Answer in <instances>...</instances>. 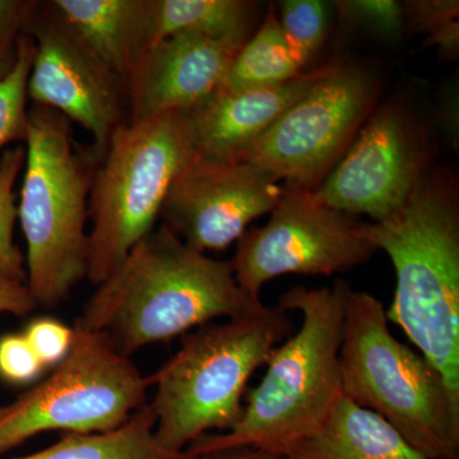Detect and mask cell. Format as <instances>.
Returning a JSON list of instances; mask_svg holds the SVG:
<instances>
[{"label":"cell","mask_w":459,"mask_h":459,"mask_svg":"<svg viewBox=\"0 0 459 459\" xmlns=\"http://www.w3.org/2000/svg\"><path fill=\"white\" fill-rule=\"evenodd\" d=\"M261 307L238 285L231 263L193 249L161 225L96 286L74 327L102 334L129 358L148 344Z\"/></svg>","instance_id":"1"},{"label":"cell","mask_w":459,"mask_h":459,"mask_svg":"<svg viewBox=\"0 0 459 459\" xmlns=\"http://www.w3.org/2000/svg\"><path fill=\"white\" fill-rule=\"evenodd\" d=\"M361 234L385 250L397 274L386 319L459 395V211L452 180L430 171L409 201Z\"/></svg>","instance_id":"2"},{"label":"cell","mask_w":459,"mask_h":459,"mask_svg":"<svg viewBox=\"0 0 459 459\" xmlns=\"http://www.w3.org/2000/svg\"><path fill=\"white\" fill-rule=\"evenodd\" d=\"M277 307L300 312V329L272 351L267 373L234 428L198 437L186 449L190 457L237 448L285 457L318 427L341 394L343 307L337 282L323 289L294 287Z\"/></svg>","instance_id":"3"},{"label":"cell","mask_w":459,"mask_h":459,"mask_svg":"<svg viewBox=\"0 0 459 459\" xmlns=\"http://www.w3.org/2000/svg\"><path fill=\"white\" fill-rule=\"evenodd\" d=\"M342 299L341 392L385 419L427 459H458L459 395L420 352L391 333L383 304L337 281Z\"/></svg>","instance_id":"4"},{"label":"cell","mask_w":459,"mask_h":459,"mask_svg":"<svg viewBox=\"0 0 459 459\" xmlns=\"http://www.w3.org/2000/svg\"><path fill=\"white\" fill-rule=\"evenodd\" d=\"M294 331L279 307L202 325L186 334L179 351L148 377L156 386L150 404L156 437L171 452H184L208 431L230 430L243 413L247 382Z\"/></svg>","instance_id":"5"},{"label":"cell","mask_w":459,"mask_h":459,"mask_svg":"<svg viewBox=\"0 0 459 459\" xmlns=\"http://www.w3.org/2000/svg\"><path fill=\"white\" fill-rule=\"evenodd\" d=\"M17 219L27 244V287L38 307H59L89 272L92 175L53 108H29Z\"/></svg>","instance_id":"6"},{"label":"cell","mask_w":459,"mask_h":459,"mask_svg":"<svg viewBox=\"0 0 459 459\" xmlns=\"http://www.w3.org/2000/svg\"><path fill=\"white\" fill-rule=\"evenodd\" d=\"M195 155L186 113L126 123L114 133L90 192L92 285L155 230L172 183Z\"/></svg>","instance_id":"7"},{"label":"cell","mask_w":459,"mask_h":459,"mask_svg":"<svg viewBox=\"0 0 459 459\" xmlns=\"http://www.w3.org/2000/svg\"><path fill=\"white\" fill-rule=\"evenodd\" d=\"M65 360L12 403L0 406V455L51 430L108 433L146 404L150 380L110 341L74 327Z\"/></svg>","instance_id":"8"},{"label":"cell","mask_w":459,"mask_h":459,"mask_svg":"<svg viewBox=\"0 0 459 459\" xmlns=\"http://www.w3.org/2000/svg\"><path fill=\"white\" fill-rule=\"evenodd\" d=\"M379 83L370 72L334 57L325 74L238 156L270 171L287 188L314 192L373 113Z\"/></svg>","instance_id":"9"},{"label":"cell","mask_w":459,"mask_h":459,"mask_svg":"<svg viewBox=\"0 0 459 459\" xmlns=\"http://www.w3.org/2000/svg\"><path fill=\"white\" fill-rule=\"evenodd\" d=\"M361 222L319 204L313 192L285 189L262 228L247 230L231 263L240 289L261 300L263 286L283 274L332 276L364 264L377 249Z\"/></svg>","instance_id":"10"},{"label":"cell","mask_w":459,"mask_h":459,"mask_svg":"<svg viewBox=\"0 0 459 459\" xmlns=\"http://www.w3.org/2000/svg\"><path fill=\"white\" fill-rule=\"evenodd\" d=\"M427 138L400 105L370 114L313 197L332 210L382 221L409 201L427 178Z\"/></svg>","instance_id":"11"},{"label":"cell","mask_w":459,"mask_h":459,"mask_svg":"<svg viewBox=\"0 0 459 459\" xmlns=\"http://www.w3.org/2000/svg\"><path fill=\"white\" fill-rule=\"evenodd\" d=\"M27 31L35 42L27 96L86 129L93 140L91 159L101 161L114 133L126 123V87L48 2L36 3Z\"/></svg>","instance_id":"12"},{"label":"cell","mask_w":459,"mask_h":459,"mask_svg":"<svg viewBox=\"0 0 459 459\" xmlns=\"http://www.w3.org/2000/svg\"><path fill=\"white\" fill-rule=\"evenodd\" d=\"M279 181L249 162L195 155L172 183L160 219L198 252L223 250L240 240L253 220L276 208L285 193Z\"/></svg>","instance_id":"13"},{"label":"cell","mask_w":459,"mask_h":459,"mask_svg":"<svg viewBox=\"0 0 459 459\" xmlns=\"http://www.w3.org/2000/svg\"><path fill=\"white\" fill-rule=\"evenodd\" d=\"M247 39L181 32L148 45L126 83V123L186 113L204 104L221 89Z\"/></svg>","instance_id":"14"},{"label":"cell","mask_w":459,"mask_h":459,"mask_svg":"<svg viewBox=\"0 0 459 459\" xmlns=\"http://www.w3.org/2000/svg\"><path fill=\"white\" fill-rule=\"evenodd\" d=\"M325 68L327 63L276 86L217 91L204 104L186 111L195 155L212 161H238L312 89Z\"/></svg>","instance_id":"15"},{"label":"cell","mask_w":459,"mask_h":459,"mask_svg":"<svg viewBox=\"0 0 459 459\" xmlns=\"http://www.w3.org/2000/svg\"><path fill=\"white\" fill-rule=\"evenodd\" d=\"M48 4L126 90L146 48L144 0H51Z\"/></svg>","instance_id":"16"},{"label":"cell","mask_w":459,"mask_h":459,"mask_svg":"<svg viewBox=\"0 0 459 459\" xmlns=\"http://www.w3.org/2000/svg\"><path fill=\"white\" fill-rule=\"evenodd\" d=\"M287 459H427L385 419L338 395L322 422L287 452Z\"/></svg>","instance_id":"17"},{"label":"cell","mask_w":459,"mask_h":459,"mask_svg":"<svg viewBox=\"0 0 459 459\" xmlns=\"http://www.w3.org/2000/svg\"><path fill=\"white\" fill-rule=\"evenodd\" d=\"M255 18V3L246 0H144L146 47L181 32L247 39Z\"/></svg>","instance_id":"18"},{"label":"cell","mask_w":459,"mask_h":459,"mask_svg":"<svg viewBox=\"0 0 459 459\" xmlns=\"http://www.w3.org/2000/svg\"><path fill=\"white\" fill-rule=\"evenodd\" d=\"M150 404L142 406L122 427L108 433L66 434L49 448L14 459H195L166 449L156 437Z\"/></svg>","instance_id":"19"},{"label":"cell","mask_w":459,"mask_h":459,"mask_svg":"<svg viewBox=\"0 0 459 459\" xmlns=\"http://www.w3.org/2000/svg\"><path fill=\"white\" fill-rule=\"evenodd\" d=\"M303 74L287 47L279 17L270 9L261 27L250 35L230 66L221 89L246 90L276 86Z\"/></svg>","instance_id":"20"},{"label":"cell","mask_w":459,"mask_h":459,"mask_svg":"<svg viewBox=\"0 0 459 459\" xmlns=\"http://www.w3.org/2000/svg\"><path fill=\"white\" fill-rule=\"evenodd\" d=\"M25 146L9 147L0 156V277L27 285L25 255L14 243L16 183L25 168Z\"/></svg>","instance_id":"21"},{"label":"cell","mask_w":459,"mask_h":459,"mask_svg":"<svg viewBox=\"0 0 459 459\" xmlns=\"http://www.w3.org/2000/svg\"><path fill=\"white\" fill-rule=\"evenodd\" d=\"M35 42L26 31L20 42L13 69L0 80V151L13 142H25L29 108L27 82L31 72Z\"/></svg>","instance_id":"22"},{"label":"cell","mask_w":459,"mask_h":459,"mask_svg":"<svg viewBox=\"0 0 459 459\" xmlns=\"http://www.w3.org/2000/svg\"><path fill=\"white\" fill-rule=\"evenodd\" d=\"M277 17L287 47L304 69L327 36L328 5L319 0H286Z\"/></svg>","instance_id":"23"},{"label":"cell","mask_w":459,"mask_h":459,"mask_svg":"<svg viewBox=\"0 0 459 459\" xmlns=\"http://www.w3.org/2000/svg\"><path fill=\"white\" fill-rule=\"evenodd\" d=\"M403 5L406 27L428 32L424 47H437L444 59H455L459 50L457 0H415Z\"/></svg>","instance_id":"24"},{"label":"cell","mask_w":459,"mask_h":459,"mask_svg":"<svg viewBox=\"0 0 459 459\" xmlns=\"http://www.w3.org/2000/svg\"><path fill=\"white\" fill-rule=\"evenodd\" d=\"M333 5L341 22L360 26L382 39L394 40L406 29L403 3L395 0H342Z\"/></svg>","instance_id":"25"},{"label":"cell","mask_w":459,"mask_h":459,"mask_svg":"<svg viewBox=\"0 0 459 459\" xmlns=\"http://www.w3.org/2000/svg\"><path fill=\"white\" fill-rule=\"evenodd\" d=\"M36 3L0 0V80L16 65L21 39L29 29Z\"/></svg>","instance_id":"26"},{"label":"cell","mask_w":459,"mask_h":459,"mask_svg":"<svg viewBox=\"0 0 459 459\" xmlns=\"http://www.w3.org/2000/svg\"><path fill=\"white\" fill-rule=\"evenodd\" d=\"M23 336L32 347L44 368H56L69 351L74 340V329L56 319L33 320Z\"/></svg>","instance_id":"27"},{"label":"cell","mask_w":459,"mask_h":459,"mask_svg":"<svg viewBox=\"0 0 459 459\" xmlns=\"http://www.w3.org/2000/svg\"><path fill=\"white\" fill-rule=\"evenodd\" d=\"M44 369L23 334L0 338V376L5 380L26 385L38 379Z\"/></svg>","instance_id":"28"},{"label":"cell","mask_w":459,"mask_h":459,"mask_svg":"<svg viewBox=\"0 0 459 459\" xmlns=\"http://www.w3.org/2000/svg\"><path fill=\"white\" fill-rule=\"evenodd\" d=\"M36 307L38 304L27 285L0 277V314H12L23 318Z\"/></svg>","instance_id":"29"},{"label":"cell","mask_w":459,"mask_h":459,"mask_svg":"<svg viewBox=\"0 0 459 459\" xmlns=\"http://www.w3.org/2000/svg\"><path fill=\"white\" fill-rule=\"evenodd\" d=\"M195 459H287L282 455H272V453L259 451L255 448H237L229 451L210 453Z\"/></svg>","instance_id":"30"},{"label":"cell","mask_w":459,"mask_h":459,"mask_svg":"<svg viewBox=\"0 0 459 459\" xmlns=\"http://www.w3.org/2000/svg\"></svg>","instance_id":"31"}]
</instances>
